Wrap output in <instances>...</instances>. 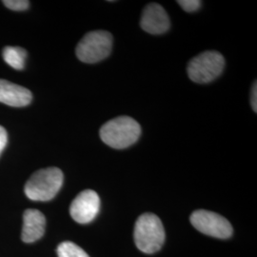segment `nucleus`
<instances>
[{
  "label": "nucleus",
  "mask_w": 257,
  "mask_h": 257,
  "mask_svg": "<svg viewBox=\"0 0 257 257\" xmlns=\"http://www.w3.org/2000/svg\"><path fill=\"white\" fill-rule=\"evenodd\" d=\"M141 127L130 116H118L102 126L99 136L108 146L122 150L135 144L140 138Z\"/></svg>",
  "instance_id": "f257e3e1"
},
{
  "label": "nucleus",
  "mask_w": 257,
  "mask_h": 257,
  "mask_svg": "<svg viewBox=\"0 0 257 257\" xmlns=\"http://www.w3.org/2000/svg\"><path fill=\"white\" fill-rule=\"evenodd\" d=\"M63 179L64 176L60 169L55 167L42 169L30 177L24 192L33 201H50L60 191Z\"/></svg>",
  "instance_id": "f03ea898"
},
{
  "label": "nucleus",
  "mask_w": 257,
  "mask_h": 257,
  "mask_svg": "<svg viewBox=\"0 0 257 257\" xmlns=\"http://www.w3.org/2000/svg\"><path fill=\"white\" fill-rule=\"evenodd\" d=\"M165 241V230L160 218L154 213L138 217L135 227V242L139 250L152 254L159 250Z\"/></svg>",
  "instance_id": "7ed1b4c3"
},
{
  "label": "nucleus",
  "mask_w": 257,
  "mask_h": 257,
  "mask_svg": "<svg viewBox=\"0 0 257 257\" xmlns=\"http://www.w3.org/2000/svg\"><path fill=\"white\" fill-rule=\"evenodd\" d=\"M112 37L106 31H93L86 34L78 42L75 54L84 63H96L110 55Z\"/></svg>",
  "instance_id": "20e7f679"
},
{
  "label": "nucleus",
  "mask_w": 257,
  "mask_h": 257,
  "mask_svg": "<svg viewBox=\"0 0 257 257\" xmlns=\"http://www.w3.org/2000/svg\"><path fill=\"white\" fill-rule=\"evenodd\" d=\"M225 59L220 53L207 51L193 57L189 62L187 71L193 82L205 84L217 78L223 72Z\"/></svg>",
  "instance_id": "39448f33"
},
{
  "label": "nucleus",
  "mask_w": 257,
  "mask_h": 257,
  "mask_svg": "<svg viewBox=\"0 0 257 257\" xmlns=\"http://www.w3.org/2000/svg\"><path fill=\"white\" fill-rule=\"evenodd\" d=\"M190 219L196 230L211 237L229 238L233 231L230 222L213 211L197 210L193 211Z\"/></svg>",
  "instance_id": "423d86ee"
},
{
  "label": "nucleus",
  "mask_w": 257,
  "mask_h": 257,
  "mask_svg": "<svg viewBox=\"0 0 257 257\" xmlns=\"http://www.w3.org/2000/svg\"><path fill=\"white\" fill-rule=\"evenodd\" d=\"M100 210V198L92 190H85L73 200L70 207V214L79 224L91 223Z\"/></svg>",
  "instance_id": "0eeeda50"
},
{
  "label": "nucleus",
  "mask_w": 257,
  "mask_h": 257,
  "mask_svg": "<svg viewBox=\"0 0 257 257\" xmlns=\"http://www.w3.org/2000/svg\"><path fill=\"white\" fill-rule=\"evenodd\" d=\"M140 25L145 32L151 35H162L168 32L171 22L167 12L161 5L151 3L142 13Z\"/></svg>",
  "instance_id": "6e6552de"
},
{
  "label": "nucleus",
  "mask_w": 257,
  "mask_h": 257,
  "mask_svg": "<svg viewBox=\"0 0 257 257\" xmlns=\"http://www.w3.org/2000/svg\"><path fill=\"white\" fill-rule=\"evenodd\" d=\"M46 218L36 209H28L23 214V227L21 238L25 243H34L45 233Z\"/></svg>",
  "instance_id": "1a4fd4ad"
},
{
  "label": "nucleus",
  "mask_w": 257,
  "mask_h": 257,
  "mask_svg": "<svg viewBox=\"0 0 257 257\" xmlns=\"http://www.w3.org/2000/svg\"><path fill=\"white\" fill-rule=\"evenodd\" d=\"M33 99V94L28 89L0 79V103L12 107H24L29 105Z\"/></svg>",
  "instance_id": "9d476101"
},
{
  "label": "nucleus",
  "mask_w": 257,
  "mask_h": 257,
  "mask_svg": "<svg viewBox=\"0 0 257 257\" xmlns=\"http://www.w3.org/2000/svg\"><path fill=\"white\" fill-rule=\"evenodd\" d=\"M3 58L7 64L16 70H23L27 52L19 47H5L3 50Z\"/></svg>",
  "instance_id": "9b49d317"
},
{
  "label": "nucleus",
  "mask_w": 257,
  "mask_h": 257,
  "mask_svg": "<svg viewBox=\"0 0 257 257\" xmlns=\"http://www.w3.org/2000/svg\"><path fill=\"white\" fill-rule=\"evenodd\" d=\"M56 251L58 257H90L83 248L71 241L60 243Z\"/></svg>",
  "instance_id": "f8f14e48"
},
{
  "label": "nucleus",
  "mask_w": 257,
  "mask_h": 257,
  "mask_svg": "<svg viewBox=\"0 0 257 257\" xmlns=\"http://www.w3.org/2000/svg\"><path fill=\"white\" fill-rule=\"evenodd\" d=\"M3 4L13 11H25L30 6L27 0H4Z\"/></svg>",
  "instance_id": "ddd939ff"
},
{
  "label": "nucleus",
  "mask_w": 257,
  "mask_h": 257,
  "mask_svg": "<svg viewBox=\"0 0 257 257\" xmlns=\"http://www.w3.org/2000/svg\"><path fill=\"white\" fill-rule=\"evenodd\" d=\"M177 3L182 7V9L188 13H193L201 7L202 2L199 0H179Z\"/></svg>",
  "instance_id": "4468645a"
},
{
  "label": "nucleus",
  "mask_w": 257,
  "mask_h": 257,
  "mask_svg": "<svg viewBox=\"0 0 257 257\" xmlns=\"http://www.w3.org/2000/svg\"><path fill=\"white\" fill-rule=\"evenodd\" d=\"M8 142V135L6 130L0 126V155L3 152V150L6 147Z\"/></svg>",
  "instance_id": "2eb2a0df"
},
{
  "label": "nucleus",
  "mask_w": 257,
  "mask_h": 257,
  "mask_svg": "<svg viewBox=\"0 0 257 257\" xmlns=\"http://www.w3.org/2000/svg\"><path fill=\"white\" fill-rule=\"evenodd\" d=\"M257 87L256 82H254L252 89H251V94H250V103H251V107L252 110H254V112L257 111Z\"/></svg>",
  "instance_id": "dca6fc26"
}]
</instances>
